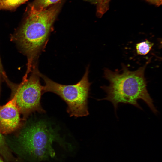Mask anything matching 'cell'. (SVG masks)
Returning <instances> with one entry per match:
<instances>
[{
    "instance_id": "cell-5",
    "label": "cell",
    "mask_w": 162,
    "mask_h": 162,
    "mask_svg": "<svg viewBox=\"0 0 162 162\" xmlns=\"http://www.w3.org/2000/svg\"><path fill=\"white\" fill-rule=\"evenodd\" d=\"M39 71L37 66L33 69L29 76L22 79L18 84L11 82L6 74L4 77V81L11 90V98L14 99L24 119L33 112H45L40 104L43 86L40 82Z\"/></svg>"
},
{
    "instance_id": "cell-6",
    "label": "cell",
    "mask_w": 162,
    "mask_h": 162,
    "mask_svg": "<svg viewBox=\"0 0 162 162\" xmlns=\"http://www.w3.org/2000/svg\"><path fill=\"white\" fill-rule=\"evenodd\" d=\"M20 113L14 98L0 105V130L2 134H10L20 126Z\"/></svg>"
},
{
    "instance_id": "cell-15",
    "label": "cell",
    "mask_w": 162,
    "mask_h": 162,
    "mask_svg": "<svg viewBox=\"0 0 162 162\" xmlns=\"http://www.w3.org/2000/svg\"><path fill=\"white\" fill-rule=\"evenodd\" d=\"M0 162H3V161L0 158Z\"/></svg>"
},
{
    "instance_id": "cell-14",
    "label": "cell",
    "mask_w": 162,
    "mask_h": 162,
    "mask_svg": "<svg viewBox=\"0 0 162 162\" xmlns=\"http://www.w3.org/2000/svg\"><path fill=\"white\" fill-rule=\"evenodd\" d=\"M88 1L92 2V3H94L96 4V0H86Z\"/></svg>"
},
{
    "instance_id": "cell-4",
    "label": "cell",
    "mask_w": 162,
    "mask_h": 162,
    "mask_svg": "<svg viewBox=\"0 0 162 162\" xmlns=\"http://www.w3.org/2000/svg\"><path fill=\"white\" fill-rule=\"evenodd\" d=\"M88 66L78 82L73 85H64L56 82L38 72L45 83L43 93L51 92L59 96L67 103V111L70 116L76 117L86 116L89 114L88 99L91 83L88 80Z\"/></svg>"
},
{
    "instance_id": "cell-8",
    "label": "cell",
    "mask_w": 162,
    "mask_h": 162,
    "mask_svg": "<svg viewBox=\"0 0 162 162\" xmlns=\"http://www.w3.org/2000/svg\"><path fill=\"white\" fill-rule=\"evenodd\" d=\"M154 44L148 40L137 43L136 48L137 54L140 55H145L149 53Z\"/></svg>"
},
{
    "instance_id": "cell-1",
    "label": "cell",
    "mask_w": 162,
    "mask_h": 162,
    "mask_svg": "<svg viewBox=\"0 0 162 162\" xmlns=\"http://www.w3.org/2000/svg\"><path fill=\"white\" fill-rule=\"evenodd\" d=\"M61 5V2H58L48 9L39 10L30 4L26 19L11 36V40L27 58L24 77H27L37 66L38 58L46 44Z\"/></svg>"
},
{
    "instance_id": "cell-10",
    "label": "cell",
    "mask_w": 162,
    "mask_h": 162,
    "mask_svg": "<svg viewBox=\"0 0 162 162\" xmlns=\"http://www.w3.org/2000/svg\"><path fill=\"white\" fill-rule=\"evenodd\" d=\"M0 153L7 160L12 157L6 141L0 130Z\"/></svg>"
},
{
    "instance_id": "cell-12",
    "label": "cell",
    "mask_w": 162,
    "mask_h": 162,
    "mask_svg": "<svg viewBox=\"0 0 162 162\" xmlns=\"http://www.w3.org/2000/svg\"><path fill=\"white\" fill-rule=\"evenodd\" d=\"M2 66L1 59L0 57V89L2 82L4 81V77L5 74Z\"/></svg>"
},
{
    "instance_id": "cell-13",
    "label": "cell",
    "mask_w": 162,
    "mask_h": 162,
    "mask_svg": "<svg viewBox=\"0 0 162 162\" xmlns=\"http://www.w3.org/2000/svg\"><path fill=\"white\" fill-rule=\"evenodd\" d=\"M148 2L154 5L157 6H159L162 4V0H146Z\"/></svg>"
},
{
    "instance_id": "cell-2",
    "label": "cell",
    "mask_w": 162,
    "mask_h": 162,
    "mask_svg": "<svg viewBox=\"0 0 162 162\" xmlns=\"http://www.w3.org/2000/svg\"><path fill=\"white\" fill-rule=\"evenodd\" d=\"M150 61L134 71L129 70L124 64L122 65L121 72L105 69L104 77L108 81L109 84L101 86L106 95L105 98L98 100L110 102L116 113L118 105L121 103L130 104L142 110L138 102V100L141 99L154 114H157L158 111L148 92L144 76L146 68Z\"/></svg>"
},
{
    "instance_id": "cell-3",
    "label": "cell",
    "mask_w": 162,
    "mask_h": 162,
    "mask_svg": "<svg viewBox=\"0 0 162 162\" xmlns=\"http://www.w3.org/2000/svg\"><path fill=\"white\" fill-rule=\"evenodd\" d=\"M57 142L66 150L71 145L62 138L56 128L44 120L33 122L21 131L13 148L18 154L33 162L48 160L56 157L52 144Z\"/></svg>"
},
{
    "instance_id": "cell-11",
    "label": "cell",
    "mask_w": 162,
    "mask_h": 162,
    "mask_svg": "<svg viewBox=\"0 0 162 162\" xmlns=\"http://www.w3.org/2000/svg\"><path fill=\"white\" fill-rule=\"evenodd\" d=\"M60 0H34L32 4L37 10H42L50 5L54 4Z\"/></svg>"
},
{
    "instance_id": "cell-9",
    "label": "cell",
    "mask_w": 162,
    "mask_h": 162,
    "mask_svg": "<svg viewBox=\"0 0 162 162\" xmlns=\"http://www.w3.org/2000/svg\"><path fill=\"white\" fill-rule=\"evenodd\" d=\"M111 0H96L97 4V15L100 18L109 10V3Z\"/></svg>"
},
{
    "instance_id": "cell-7",
    "label": "cell",
    "mask_w": 162,
    "mask_h": 162,
    "mask_svg": "<svg viewBox=\"0 0 162 162\" xmlns=\"http://www.w3.org/2000/svg\"><path fill=\"white\" fill-rule=\"evenodd\" d=\"M29 0H0V10H12Z\"/></svg>"
}]
</instances>
